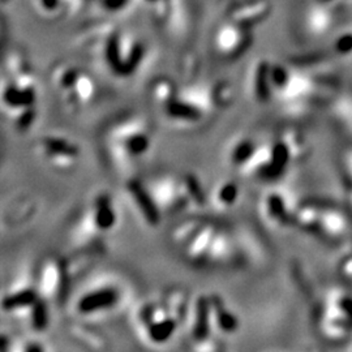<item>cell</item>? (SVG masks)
<instances>
[{"mask_svg": "<svg viewBox=\"0 0 352 352\" xmlns=\"http://www.w3.org/2000/svg\"><path fill=\"white\" fill-rule=\"evenodd\" d=\"M214 43L221 54L226 56H239L252 43L251 29L228 21L217 29Z\"/></svg>", "mask_w": 352, "mask_h": 352, "instance_id": "7a4b0ae2", "label": "cell"}, {"mask_svg": "<svg viewBox=\"0 0 352 352\" xmlns=\"http://www.w3.org/2000/svg\"><path fill=\"white\" fill-rule=\"evenodd\" d=\"M113 294L110 291H102V292H96L91 294L88 298L82 299L81 302V309L82 312H88V311H93L97 308H102V307H109L110 304H113Z\"/></svg>", "mask_w": 352, "mask_h": 352, "instance_id": "3957f363", "label": "cell"}, {"mask_svg": "<svg viewBox=\"0 0 352 352\" xmlns=\"http://www.w3.org/2000/svg\"><path fill=\"white\" fill-rule=\"evenodd\" d=\"M270 13L267 0H232L226 8L230 23L252 29L263 23Z\"/></svg>", "mask_w": 352, "mask_h": 352, "instance_id": "6da1fadb", "label": "cell"}, {"mask_svg": "<svg viewBox=\"0 0 352 352\" xmlns=\"http://www.w3.org/2000/svg\"><path fill=\"white\" fill-rule=\"evenodd\" d=\"M34 299V295L30 294V292H23V294H19L17 296H14L12 299H8L6 302V307L8 308H13V307H20V305H25L28 302H33Z\"/></svg>", "mask_w": 352, "mask_h": 352, "instance_id": "277c9868", "label": "cell"}]
</instances>
